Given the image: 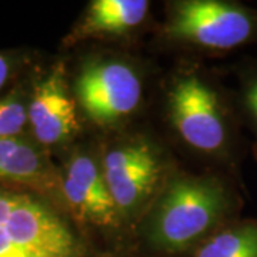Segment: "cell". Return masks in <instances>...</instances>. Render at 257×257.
<instances>
[{
  "label": "cell",
  "instance_id": "2",
  "mask_svg": "<svg viewBox=\"0 0 257 257\" xmlns=\"http://www.w3.org/2000/svg\"><path fill=\"white\" fill-rule=\"evenodd\" d=\"M80 243L46 203L0 190V257H79Z\"/></svg>",
  "mask_w": 257,
  "mask_h": 257
},
{
  "label": "cell",
  "instance_id": "11",
  "mask_svg": "<svg viewBox=\"0 0 257 257\" xmlns=\"http://www.w3.org/2000/svg\"><path fill=\"white\" fill-rule=\"evenodd\" d=\"M196 257H257V224H246L216 234Z\"/></svg>",
  "mask_w": 257,
  "mask_h": 257
},
{
  "label": "cell",
  "instance_id": "9",
  "mask_svg": "<svg viewBox=\"0 0 257 257\" xmlns=\"http://www.w3.org/2000/svg\"><path fill=\"white\" fill-rule=\"evenodd\" d=\"M47 179L46 160L36 146L18 136L0 139V182L39 186Z\"/></svg>",
  "mask_w": 257,
  "mask_h": 257
},
{
  "label": "cell",
  "instance_id": "12",
  "mask_svg": "<svg viewBox=\"0 0 257 257\" xmlns=\"http://www.w3.org/2000/svg\"><path fill=\"white\" fill-rule=\"evenodd\" d=\"M28 121V107L15 97L0 100V139L16 138Z\"/></svg>",
  "mask_w": 257,
  "mask_h": 257
},
{
  "label": "cell",
  "instance_id": "6",
  "mask_svg": "<svg viewBox=\"0 0 257 257\" xmlns=\"http://www.w3.org/2000/svg\"><path fill=\"white\" fill-rule=\"evenodd\" d=\"M162 166L147 143L114 149L104 159V180L120 216L136 211L153 193Z\"/></svg>",
  "mask_w": 257,
  "mask_h": 257
},
{
  "label": "cell",
  "instance_id": "8",
  "mask_svg": "<svg viewBox=\"0 0 257 257\" xmlns=\"http://www.w3.org/2000/svg\"><path fill=\"white\" fill-rule=\"evenodd\" d=\"M63 193L72 210L99 226H116L120 213L104 176L90 157L74 156L63 180Z\"/></svg>",
  "mask_w": 257,
  "mask_h": 257
},
{
  "label": "cell",
  "instance_id": "10",
  "mask_svg": "<svg viewBox=\"0 0 257 257\" xmlns=\"http://www.w3.org/2000/svg\"><path fill=\"white\" fill-rule=\"evenodd\" d=\"M146 0H94L83 22L86 35H123L143 22Z\"/></svg>",
  "mask_w": 257,
  "mask_h": 257
},
{
  "label": "cell",
  "instance_id": "1",
  "mask_svg": "<svg viewBox=\"0 0 257 257\" xmlns=\"http://www.w3.org/2000/svg\"><path fill=\"white\" fill-rule=\"evenodd\" d=\"M227 207L220 184L211 179L177 177L167 184L149 223V239L159 248L192 246L217 223Z\"/></svg>",
  "mask_w": 257,
  "mask_h": 257
},
{
  "label": "cell",
  "instance_id": "3",
  "mask_svg": "<svg viewBox=\"0 0 257 257\" xmlns=\"http://www.w3.org/2000/svg\"><path fill=\"white\" fill-rule=\"evenodd\" d=\"M165 32L173 39L210 49H231L253 32L246 10L219 0H187L176 6Z\"/></svg>",
  "mask_w": 257,
  "mask_h": 257
},
{
  "label": "cell",
  "instance_id": "4",
  "mask_svg": "<svg viewBox=\"0 0 257 257\" xmlns=\"http://www.w3.org/2000/svg\"><path fill=\"white\" fill-rule=\"evenodd\" d=\"M76 94L86 116L107 126L135 111L142 97V84L127 64L99 62L83 67Z\"/></svg>",
  "mask_w": 257,
  "mask_h": 257
},
{
  "label": "cell",
  "instance_id": "14",
  "mask_svg": "<svg viewBox=\"0 0 257 257\" xmlns=\"http://www.w3.org/2000/svg\"><path fill=\"white\" fill-rule=\"evenodd\" d=\"M246 100H247L248 109L251 110L253 116L257 120V80L250 86L247 94H246Z\"/></svg>",
  "mask_w": 257,
  "mask_h": 257
},
{
  "label": "cell",
  "instance_id": "5",
  "mask_svg": "<svg viewBox=\"0 0 257 257\" xmlns=\"http://www.w3.org/2000/svg\"><path fill=\"white\" fill-rule=\"evenodd\" d=\"M169 113L183 140L197 150L216 152L226 138L217 96L196 76L176 83L169 94Z\"/></svg>",
  "mask_w": 257,
  "mask_h": 257
},
{
  "label": "cell",
  "instance_id": "13",
  "mask_svg": "<svg viewBox=\"0 0 257 257\" xmlns=\"http://www.w3.org/2000/svg\"><path fill=\"white\" fill-rule=\"evenodd\" d=\"M10 73H12V62L9 57L0 53V90L3 89V86L9 80Z\"/></svg>",
  "mask_w": 257,
  "mask_h": 257
},
{
  "label": "cell",
  "instance_id": "7",
  "mask_svg": "<svg viewBox=\"0 0 257 257\" xmlns=\"http://www.w3.org/2000/svg\"><path fill=\"white\" fill-rule=\"evenodd\" d=\"M28 121L37 142L45 146L59 145L76 133V106L66 89L62 64L53 66L36 84L28 106Z\"/></svg>",
  "mask_w": 257,
  "mask_h": 257
}]
</instances>
